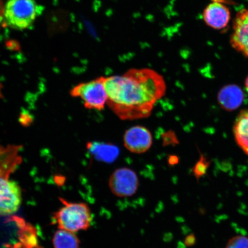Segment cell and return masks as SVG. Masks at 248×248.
Returning <instances> with one entry per match:
<instances>
[{"instance_id": "cell-1", "label": "cell", "mask_w": 248, "mask_h": 248, "mask_svg": "<svg viewBox=\"0 0 248 248\" xmlns=\"http://www.w3.org/2000/svg\"><path fill=\"white\" fill-rule=\"evenodd\" d=\"M104 84L107 105L124 121L150 117L167 91L163 77L150 69H132L122 76L105 77Z\"/></svg>"}, {"instance_id": "cell-2", "label": "cell", "mask_w": 248, "mask_h": 248, "mask_svg": "<svg viewBox=\"0 0 248 248\" xmlns=\"http://www.w3.org/2000/svg\"><path fill=\"white\" fill-rule=\"evenodd\" d=\"M18 151L12 147H0V216L14 215L22 202L20 186L9 175L20 162Z\"/></svg>"}, {"instance_id": "cell-3", "label": "cell", "mask_w": 248, "mask_h": 248, "mask_svg": "<svg viewBox=\"0 0 248 248\" xmlns=\"http://www.w3.org/2000/svg\"><path fill=\"white\" fill-rule=\"evenodd\" d=\"M60 201L63 206L53 216L59 229L73 232L88 230L92 221L88 206L84 203L70 202L61 198Z\"/></svg>"}, {"instance_id": "cell-4", "label": "cell", "mask_w": 248, "mask_h": 248, "mask_svg": "<svg viewBox=\"0 0 248 248\" xmlns=\"http://www.w3.org/2000/svg\"><path fill=\"white\" fill-rule=\"evenodd\" d=\"M43 11L44 8L36 0H8L3 20L11 29L25 30L32 26Z\"/></svg>"}, {"instance_id": "cell-5", "label": "cell", "mask_w": 248, "mask_h": 248, "mask_svg": "<svg viewBox=\"0 0 248 248\" xmlns=\"http://www.w3.org/2000/svg\"><path fill=\"white\" fill-rule=\"evenodd\" d=\"M105 78L101 77L91 81L80 83L71 90L70 95L80 98L88 109L103 110L108 100Z\"/></svg>"}, {"instance_id": "cell-6", "label": "cell", "mask_w": 248, "mask_h": 248, "mask_svg": "<svg viewBox=\"0 0 248 248\" xmlns=\"http://www.w3.org/2000/svg\"><path fill=\"white\" fill-rule=\"evenodd\" d=\"M139 186L137 173L127 167H122L114 170L108 181V186L111 193L120 198L133 196L137 192Z\"/></svg>"}, {"instance_id": "cell-7", "label": "cell", "mask_w": 248, "mask_h": 248, "mask_svg": "<svg viewBox=\"0 0 248 248\" xmlns=\"http://www.w3.org/2000/svg\"><path fill=\"white\" fill-rule=\"evenodd\" d=\"M123 140L126 150L136 154L146 153L153 143V135L150 130L140 125L127 129L124 133Z\"/></svg>"}, {"instance_id": "cell-8", "label": "cell", "mask_w": 248, "mask_h": 248, "mask_svg": "<svg viewBox=\"0 0 248 248\" xmlns=\"http://www.w3.org/2000/svg\"><path fill=\"white\" fill-rule=\"evenodd\" d=\"M231 44L235 50L248 58V9L240 11L235 16Z\"/></svg>"}, {"instance_id": "cell-9", "label": "cell", "mask_w": 248, "mask_h": 248, "mask_svg": "<svg viewBox=\"0 0 248 248\" xmlns=\"http://www.w3.org/2000/svg\"><path fill=\"white\" fill-rule=\"evenodd\" d=\"M204 22L215 30L227 27L231 20V12L226 5L218 1H214L207 6L203 12Z\"/></svg>"}, {"instance_id": "cell-10", "label": "cell", "mask_w": 248, "mask_h": 248, "mask_svg": "<svg viewBox=\"0 0 248 248\" xmlns=\"http://www.w3.org/2000/svg\"><path fill=\"white\" fill-rule=\"evenodd\" d=\"M217 98L220 107L226 110L232 111L240 106L244 100V94L239 87L229 85L221 89Z\"/></svg>"}, {"instance_id": "cell-11", "label": "cell", "mask_w": 248, "mask_h": 248, "mask_svg": "<svg viewBox=\"0 0 248 248\" xmlns=\"http://www.w3.org/2000/svg\"><path fill=\"white\" fill-rule=\"evenodd\" d=\"M233 133L238 146L248 155V109L238 114L235 120Z\"/></svg>"}, {"instance_id": "cell-12", "label": "cell", "mask_w": 248, "mask_h": 248, "mask_svg": "<svg viewBox=\"0 0 248 248\" xmlns=\"http://www.w3.org/2000/svg\"><path fill=\"white\" fill-rule=\"evenodd\" d=\"M52 243L54 248H80V241L74 232L59 229L55 232Z\"/></svg>"}, {"instance_id": "cell-13", "label": "cell", "mask_w": 248, "mask_h": 248, "mask_svg": "<svg viewBox=\"0 0 248 248\" xmlns=\"http://www.w3.org/2000/svg\"><path fill=\"white\" fill-rule=\"evenodd\" d=\"M226 248H248V238L238 235L229 240Z\"/></svg>"}, {"instance_id": "cell-14", "label": "cell", "mask_w": 248, "mask_h": 248, "mask_svg": "<svg viewBox=\"0 0 248 248\" xmlns=\"http://www.w3.org/2000/svg\"><path fill=\"white\" fill-rule=\"evenodd\" d=\"M206 169L207 164L204 163L203 161H200L196 164L194 169V176L197 179H199L205 173Z\"/></svg>"}, {"instance_id": "cell-15", "label": "cell", "mask_w": 248, "mask_h": 248, "mask_svg": "<svg viewBox=\"0 0 248 248\" xmlns=\"http://www.w3.org/2000/svg\"><path fill=\"white\" fill-rule=\"evenodd\" d=\"M196 243V238L193 234L188 235L185 240V245L188 247L193 246Z\"/></svg>"}, {"instance_id": "cell-16", "label": "cell", "mask_w": 248, "mask_h": 248, "mask_svg": "<svg viewBox=\"0 0 248 248\" xmlns=\"http://www.w3.org/2000/svg\"><path fill=\"white\" fill-rule=\"evenodd\" d=\"M4 5L3 0H0V23H1L4 19Z\"/></svg>"}, {"instance_id": "cell-17", "label": "cell", "mask_w": 248, "mask_h": 248, "mask_svg": "<svg viewBox=\"0 0 248 248\" xmlns=\"http://www.w3.org/2000/svg\"><path fill=\"white\" fill-rule=\"evenodd\" d=\"M246 86L248 91V76L247 78V79L246 80Z\"/></svg>"}]
</instances>
